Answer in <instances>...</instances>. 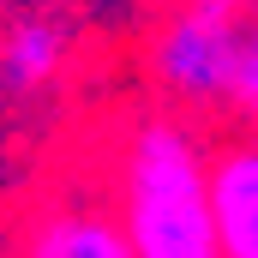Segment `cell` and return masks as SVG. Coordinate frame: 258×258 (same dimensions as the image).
<instances>
[{
	"label": "cell",
	"mask_w": 258,
	"mask_h": 258,
	"mask_svg": "<svg viewBox=\"0 0 258 258\" xmlns=\"http://www.w3.org/2000/svg\"><path fill=\"white\" fill-rule=\"evenodd\" d=\"M210 144L216 138L186 108H144L114 126L96 180L138 258H222Z\"/></svg>",
	"instance_id": "cell-1"
},
{
	"label": "cell",
	"mask_w": 258,
	"mask_h": 258,
	"mask_svg": "<svg viewBox=\"0 0 258 258\" xmlns=\"http://www.w3.org/2000/svg\"><path fill=\"white\" fill-rule=\"evenodd\" d=\"M246 12H252V0H168L162 6L150 48H144V66L174 108L222 114Z\"/></svg>",
	"instance_id": "cell-2"
},
{
	"label": "cell",
	"mask_w": 258,
	"mask_h": 258,
	"mask_svg": "<svg viewBox=\"0 0 258 258\" xmlns=\"http://www.w3.org/2000/svg\"><path fill=\"white\" fill-rule=\"evenodd\" d=\"M12 258H138L120 228V216L108 210L102 180H66L54 192H42L24 222H18V240Z\"/></svg>",
	"instance_id": "cell-3"
},
{
	"label": "cell",
	"mask_w": 258,
	"mask_h": 258,
	"mask_svg": "<svg viewBox=\"0 0 258 258\" xmlns=\"http://www.w3.org/2000/svg\"><path fill=\"white\" fill-rule=\"evenodd\" d=\"M210 210L222 258H258V132L210 144Z\"/></svg>",
	"instance_id": "cell-4"
},
{
	"label": "cell",
	"mask_w": 258,
	"mask_h": 258,
	"mask_svg": "<svg viewBox=\"0 0 258 258\" xmlns=\"http://www.w3.org/2000/svg\"><path fill=\"white\" fill-rule=\"evenodd\" d=\"M66 66V24L54 18H18L0 36V78L12 90H42Z\"/></svg>",
	"instance_id": "cell-5"
},
{
	"label": "cell",
	"mask_w": 258,
	"mask_h": 258,
	"mask_svg": "<svg viewBox=\"0 0 258 258\" xmlns=\"http://www.w3.org/2000/svg\"><path fill=\"white\" fill-rule=\"evenodd\" d=\"M222 114L240 132H258V0L246 12V30H240V54H234V78H228Z\"/></svg>",
	"instance_id": "cell-6"
}]
</instances>
